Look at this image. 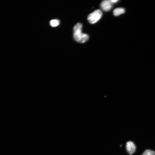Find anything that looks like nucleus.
I'll return each instance as SVG.
<instances>
[{
    "instance_id": "nucleus-3",
    "label": "nucleus",
    "mask_w": 155,
    "mask_h": 155,
    "mask_svg": "<svg viewBox=\"0 0 155 155\" xmlns=\"http://www.w3.org/2000/svg\"><path fill=\"white\" fill-rule=\"evenodd\" d=\"M126 148L127 152L131 155L135 152L136 149L134 143L131 141H129L126 143Z\"/></svg>"
},
{
    "instance_id": "nucleus-5",
    "label": "nucleus",
    "mask_w": 155,
    "mask_h": 155,
    "mask_svg": "<svg viewBox=\"0 0 155 155\" xmlns=\"http://www.w3.org/2000/svg\"><path fill=\"white\" fill-rule=\"evenodd\" d=\"M125 12L124 9L122 8H118L115 9L113 11V14L115 16H117Z\"/></svg>"
},
{
    "instance_id": "nucleus-1",
    "label": "nucleus",
    "mask_w": 155,
    "mask_h": 155,
    "mask_svg": "<svg viewBox=\"0 0 155 155\" xmlns=\"http://www.w3.org/2000/svg\"><path fill=\"white\" fill-rule=\"evenodd\" d=\"M82 24L80 23L76 24L73 28V38L75 41L81 43L87 41L89 36L86 34L82 32Z\"/></svg>"
},
{
    "instance_id": "nucleus-2",
    "label": "nucleus",
    "mask_w": 155,
    "mask_h": 155,
    "mask_svg": "<svg viewBox=\"0 0 155 155\" xmlns=\"http://www.w3.org/2000/svg\"><path fill=\"white\" fill-rule=\"evenodd\" d=\"M102 15L101 11L100 9H96L89 15L88 20L90 24H94L100 19Z\"/></svg>"
},
{
    "instance_id": "nucleus-7",
    "label": "nucleus",
    "mask_w": 155,
    "mask_h": 155,
    "mask_svg": "<svg viewBox=\"0 0 155 155\" xmlns=\"http://www.w3.org/2000/svg\"><path fill=\"white\" fill-rule=\"evenodd\" d=\"M142 155H155V152L152 150L147 149L144 152Z\"/></svg>"
},
{
    "instance_id": "nucleus-8",
    "label": "nucleus",
    "mask_w": 155,
    "mask_h": 155,
    "mask_svg": "<svg viewBox=\"0 0 155 155\" xmlns=\"http://www.w3.org/2000/svg\"><path fill=\"white\" fill-rule=\"evenodd\" d=\"M111 2L112 3H116L118 1V0H110Z\"/></svg>"
},
{
    "instance_id": "nucleus-4",
    "label": "nucleus",
    "mask_w": 155,
    "mask_h": 155,
    "mask_svg": "<svg viewBox=\"0 0 155 155\" xmlns=\"http://www.w3.org/2000/svg\"><path fill=\"white\" fill-rule=\"evenodd\" d=\"M112 3L110 0H104L100 3V7L102 10L105 11L110 10L112 7Z\"/></svg>"
},
{
    "instance_id": "nucleus-6",
    "label": "nucleus",
    "mask_w": 155,
    "mask_h": 155,
    "mask_svg": "<svg viewBox=\"0 0 155 155\" xmlns=\"http://www.w3.org/2000/svg\"><path fill=\"white\" fill-rule=\"evenodd\" d=\"M51 26L53 27H55L59 25V21L57 19H53L51 20L50 22Z\"/></svg>"
}]
</instances>
